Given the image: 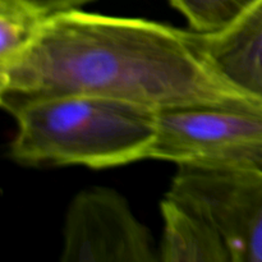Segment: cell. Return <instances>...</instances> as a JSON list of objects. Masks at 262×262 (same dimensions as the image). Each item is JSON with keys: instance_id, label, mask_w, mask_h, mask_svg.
<instances>
[{"instance_id": "1", "label": "cell", "mask_w": 262, "mask_h": 262, "mask_svg": "<svg viewBox=\"0 0 262 262\" xmlns=\"http://www.w3.org/2000/svg\"><path fill=\"white\" fill-rule=\"evenodd\" d=\"M66 94L99 95L158 110L256 101L205 66L187 31L79 9L49 18L28 48L0 67V104L7 112Z\"/></svg>"}, {"instance_id": "2", "label": "cell", "mask_w": 262, "mask_h": 262, "mask_svg": "<svg viewBox=\"0 0 262 262\" xmlns=\"http://www.w3.org/2000/svg\"><path fill=\"white\" fill-rule=\"evenodd\" d=\"M10 156L23 165L107 169L150 159L159 110L127 100L66 94L20 102Z\"/></svg>"}, {"instance_id": "3", "label": "cell", "mask_w": 262, "mask_h": 262, "mask_svg": "<svg viewBox=\"0 0 262 262\" xmlns=\"http://www.w3.org/2000/svg\"><path fill=\"white\" fill-rule=\"evenodd\" d=\"M150 159L178 168L262 171V102L159 110Z\"/></svg>"}, {"instance_id": "4", "label": "cell", "mask_w": 262, "mask_h": 262, "mask_svg": "<svg viewBox=\"0 0 262 262\" xmlns=\"http://www.w3.org/2000/svg\"><path fill=\"white\" fill-rule=\"evenodd\" d=\"M168 194L214 225L232 262H262V171L178 168Z\"/></svg>"}, {"instance_id": "5", "label": "cell", "mask_w": 262, "mask_h": 262, "mask_svg": "<svg viewBox=\"0 0 262 262\" xmlns=\"http://www.w3.org/2000/svg\"><path fill=\"white\" fill-rule=\"evenodd\" d=\"M63 262H155L152 235L115 189L92 187L74 196L63 228Z\"/></svg>"}, {"instance_id": "6", "label": "cell", "mask_w": 262, "mask_h": 262, "mask_svg": "<svg viewBox=\"0 0 262 262\" xmlns=\"http://www.w3.org/2000/svg\"><path fill=\"white\" fill-rule=\"evenodd\" d=\"M205 66L227 86L262 102V0L217 32L187 31Z\"/></svg>"}, {"instance_id": "7", "label": "cell", "mask_w": 262, "mask_h": 262, "mask_svg": "<svg viewBox=\"0 0 262 262\" xmlns=\"http://www.w3.org/2000/svg\"><path fill=\"white\" fill-rule=\"evenodd\" d=\"M163 234L159 260L164 262H232L214 225L186 202L166 193L160 204Z\"/></svg>"}, {"instance_id": "8", "label": "cell", "mask_w": 262, "mask_h": 262, "mask_svg": "<svg viewBox=\"0 0 262 262\" xmlns=\"http://www.w3.org/2000/svg\"><path fill=\"white\" fill-rule=\"evenodd\" d=\"M48 19L22 0H0V67L20 55Z\"/></svg>"}, {"instance_id": "9", "label": "cell", "mask_w": 262, "mask_h": 262, "mask_svg": "<svg viewBox=\"0 0 262 262\" xmlns=\"http://www.w3.org/2000/svg\"><path fill=\"white\" fill-rule=\"evenodd\" d=\"M188 20L192 31L217 32L242 17L260 0H169Z\"/></svg>"}, {"instance_id": "10", "label": "cell", "mask_w": 262, "mask_h": 262, "mask_svg": "<svg viewBox=\"0 0 262 262\" xmlns=\"http://www.w3.org/2000/svg\"><path fill=\"white\" fill-rule=\"evenodd\" d=\"M22 2L35 8L45 17L50 18L60 13L78 9L79 7L94 0H22Z\"/></svg>"}]
</instances>
